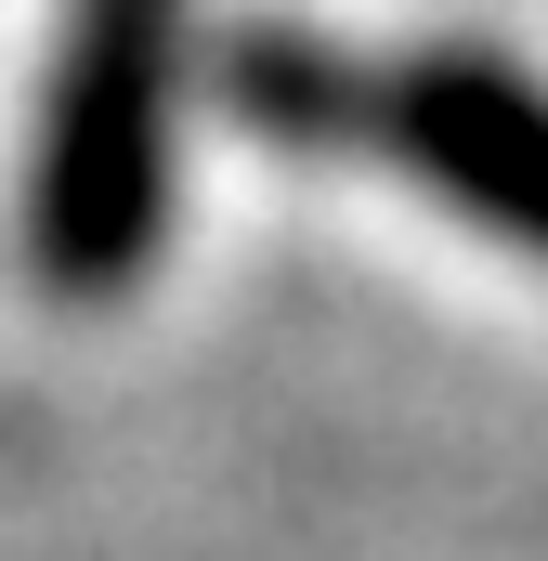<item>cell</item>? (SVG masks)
Returning <instances> with one entry per match:
<instances>
[{
    "label": "cell",
    "mask_w": 548,
    "mask_h": 561,
    "mask_svg": "<svg viewBox=\"0 0 548 561\" xmlns=\"http://www.w3.org/2000/svg\"><path fill=\"white\" fill-rule=\"evenodd\" d=\"M170 66L183 0H66V53L39 92L26 170V262L66 300H118L170 222Z\"/></svg>",
    "instance_id": "obj_2"
},
{
    "label": "cell",
    "mask_w": 548,
    "mask_h": 561,
    "mask_svg": "<svg viewBox=\"0 0 548 561\" xmlns=\"http://www.w3.org/2000/svg\"><path fill=\"white\" fill-rule=\"evenodd\" d=\"M236 105L313 157L406 170L444 209L496 222L510 249L548 262V92L510 79L496 53H340V39L262 26L236 53Z\"/></svg>",
    "instance_id": "obj_1"
}]
</instances>
